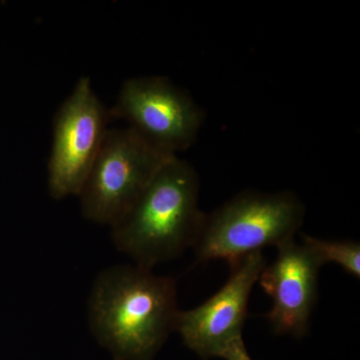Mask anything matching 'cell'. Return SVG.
I'll list each match as a JSON object with an SVG mask.
<instances>
[{"label": "cell", "mask_w": 360, "mask_h": 360, "mask_svg": "<svg viewBox=\"0 0 360 360\" xmlns=\"http://www.w3.org/2000/svg\"><path fill=\"white\" fill-rule=\"evenodd\" d=\"M111 120H122L134 134L165 155L179 156L198 139L205 112L186 92L162 77L123 82Z\"/></svg>", "instance_id": "5b68a950"}, {"label": "cell", "mask_w": 360, "mask_h": 360, "mask_svg": "<svg viewBox=\"0 0 360 360\" xmlns=\"http://www.w3.org/2000/svg\"><path fill=\"white\" fill-rule=\"evenodd\" d=\"M229 279L217 292L195 309L179 310L175 331L184 345L202 359H222L232 343L243 338L248 302L266 260L255 251L231 264Z\"/></svg>", "instance_id": "52a82bcc"}, {"label": "cell", "mask_w": 360, "mask_h": 360, "mask_svg": "<svg viewBox=\"0 0 360 360\" xmlns=\"http://www.w3.org/2000/svg\"><path fill=\"white\" fill-rule=\"evenodd\" d=\"M200 179L193 165L170 158L129 212L111 225L118 250L153 269L195 245L206 214L198 205Z\"/></svg>", "instance_id": "7a4b0ae2"}, {"label": "cell", "mask_w": 360, "mask_h": 360, "mask_svg": "<svg viewBox=\"0 0 360 360\" xmlns=\"http://www.w3.org/2000/svg\"><path fill=\"white\" fill-rule=\"evenodd\" d=\"M172 158L153 148L129 127L108 129L78 194L82 215L96 224H115Z\"/></svg>", "instance_id": "277c9868"}, {"label": "cell", "mask_w": 360, "mask_h": 360, "mask_svg": "<svg viewBox=\"0 0 360 360\" xmlns=\"http://www.w3.org/2000/svg\"><path fill=\"white\" fill-rule=\"evenodd\" d=\"M304 215V205L291 191H243L206 214L193 246L196 260L231 264L267 246L279 248L295 240Z\"/></svg>", "instance_id": "3957f363"}, {"label": "cell", "mask_w": 360, "mask_h": 360, "mask_svg": "<svg viewBox=\"0 0 360 360\" xmlns=\"http://www.w3.org/2000/svg\"><path fill=\"white\" fill-rule=\"evenodd\" d=\"M276 250V259L266 264L257 281L272 300L266 319L276 335L302 338L309 331L322 265L307 246L295 240Z\"/></svg>", "instance_id": "ba28073f"}, {"label": "cell", "mask_w": 360, "mask_h": 360, "mask_svg": "<svg viewBox=\"0 0 360 360\" xmlns=\"http://www.w3.org/2000/svg\"><path fill=\"white\" fill-rule=\"evenodd\" d=\"M110 110L92 89L90 78L78 79L53 120L49 191L54 200L78 196L108 130Z\"/></svg>", "instance_id": "8992f818"}, {"label": "cell", "mask_w": 360, "mask_h": 360, "mask_svg": "<svg viewBox=\"0 0 360 360\" xmlns=\"http://www.w3.org/2000/svg\"><path fill=\"white\" fill-rule=\"evenodd\" d=\"M222 359L225 360H252L246 349L243 338L232 343L229 349L225 352Z\"/></svg>", "instance_id": "30bf717a"}, {"label": "cell", "mask_w": 360, "mask_h": 360, "mask_svg": "<svg viewBox=\"0 0 360 360\" xmlns=\"http://www.w3.org/2000/svg\"><path fill=\"white\" fill-rule=\"evenodd\" d=\"M89 326L115 360H153L175 331L176 283L139 265H120L97 277Z\"/></svg>", "instance_id": "6da1fadb"}, {"label": "cell", "mask_w": 360, "mask_h": 360, "mask_svg": "<svg viewBox=\"0 0 360 360\" xmlns=\"http://www.w3.org/2000/svg\"><path fill=\"white\" fill-rule=\"evenodd\" d=\"M302 245L316 257L321 265L333 262L350 276L360 277V245L356 241H329L302 234Z\"/></svg>", "instance_id": "9c48e42d"}]
</instances>
